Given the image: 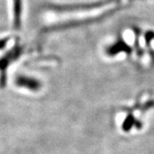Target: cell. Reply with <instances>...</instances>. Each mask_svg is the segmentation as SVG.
I'll return each mask as SVG.
<instances>
[{"label":"cell","mask_w":154,"mask_h":154,"mask_svg":"<svg viewBox=\"0 0 154 154\" xmlns=\"http://www.w3.org/2000/svg\"><path fill=\"white\" fill-rule=\"evenodd\" d=\"M8 40H9V38H1V39H0V50L4 49V48L5 47L6 45L8 43Z\"/></svg>","instance_id":"obj_4"},{"label":"cell","mask_w":154,"mask_h":154,"mask_svg":"<svg viewBox=\"0 0 154 154\" xmlns=\"http://www.w3.org/2000/svg\"><path fill=\"white\" fill-rule=\"evenodd\" d=\"M14 5V27L19 30L22 25V0H13Z\"/></svg>","instance_id":"obj_3"},{"label":"cell","mask_w":154,"mask_h":154,"mask_svg":"<svg viewBox=\"0 0 154 154\" xmlns=\"http://www.w3.org/2000/svg\"><path fill=\"white\" fill-rule=\"evenodd\" d=\"M16 84L18 87L21 88H28V90L33 91V92H37L38 91L42 85L38 80H36L35 78L28 76H23V75H19L16 79Z\"/></svg>","instance_id":"obj_2"},{"label":"cell","mask_w":154,"mask_h":154,"mask_svg":"<svg viewBox=\"0 0 154 154\" xmlns=\"http://www.w3.org/2000/svg\"><path fill=\"white\" fill-rule=\"evenodd\" d=\"M23 51V47L16 45L11 51H9L5 55L3 56L0 58V71H1V76H0V85L1 87H5L6 84V69L9 67L13 61L17 59L20 56L22 55Z\"/></svg>","instance_id":"obj_1"}]
</instances>
